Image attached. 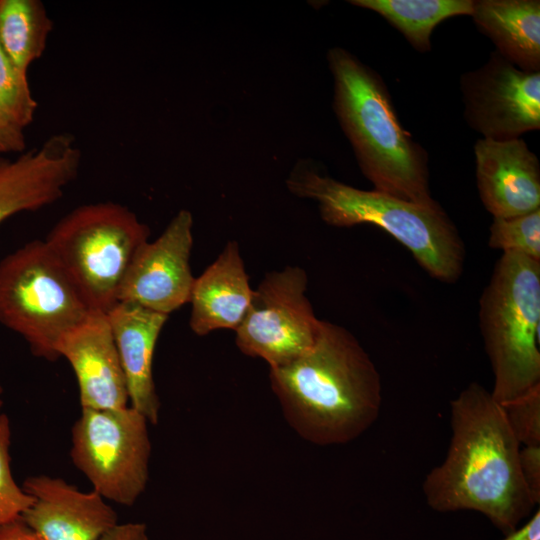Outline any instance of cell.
Returning <instances> with one entry per match:
<instances>
[{"instance_id": "cell-4", "label": "cell", "mask_w": 540, "mask_h": 540, "mask_svg": "<svg viewBox=\"0 0 540 540\" xmlns=\"http://www.w3.org/2000/svg\"><path fill=\"white\" fill-rule=\"evenodd\" d=\"M286 185L295 196L316 201L327 224L375 225L406 247L431 277L454 283L461 276L464 243L440 205L423 206L375 189L349 186L322 172L312 160L298 162Z\"/></svg>"}, {"instance_id": "cell-20", "label": "cell", "mask_w": 540, "mask_h": 540, "mask_svg": "<svg viewBox=\"0 0 540 540\" xmlns=\"http://www.w3.org/2000/svg\"><path fill=\"white\" fill-rule=\"evenodd\" d=\"M52 29L40 0H0V45L21 73L42 56Z\"/></svg>"}, {"instance_id": "cell-2", "label": "cell", "mask_w": 540, "mask_h": 540, "mask_svg": "<svg viewBox=\"0 0 540 540\" xmlns=\"http://www.w3.org/2000/svg\"><path fill=\"white\" fill-rule=\"evenodd\" d=\"M283 416L304 440L349 443L377 420L382 385L376 365L355 336L322 320L314 345L291 363L270 368Z\"/></svg>"}, {"instance_id": "cell-27", "label": "cell", "mask_w": 540, "mask_h": 540, "mask_svg": "<svg viewBox=\"0 0 540 540\" xmlns=\"http://www.w3.org/2000/svg\"><path fill=\"white\" fill-rule=\"evenodd\" d=\"M99 540H148L147 528L144 523H118Z\"/></svg>"}, {"instance_id": "cell-1", "label": "cell", "mask_w": 540, "mask_h": 540, "mask_svg": "<svg viewBox=\"0 0 540 540\" xmlns=\"http://www.w3.org/2000/svg\"><path fill=\"white\" fill-rule=\"evenodd\" d=\"M450 410L446 457L422 484L426 503L441 513H481L507 535L536 507L520 469L521 445L501 404L477 382L450 402Z\"/></svg>"}, {"instance_id": "cell-10", "label": "cell", "mask_w": 540, "mask_h": 540, "mask_svg": "<svg viewBox=\"0 0 540 540\" xmlns=\"http://www.w3.org/2000/svg\"><path fill=\"white\" fill-rule=\"evenodd\" d=\"M464 118L485 139L510 140L540 128V71H525L493 51L461 76Z\"/></svg>"}, {"instance_id": "cell-22", "label": "cell", "mask_w": 540, "mask_h": 540, "mask_svg": "<svg viewBox=\"0 0 540 540\" xmlns=\"http://www.w3.org/2000/svg\"><path fill=\"white\" fill-rule=\"evenodd\" d=\"M488 245L540 262V209L511 218H494Z\"/></svg>"}, {"instance_id": "cell-12", "label": "cell", "mask_w": 540, "mask_h": 540, "mask_svg": "<svg viewBox=\"0 0 540 540\" xmlns=\"http://www.w3.org/2000/svg\"><path fill=\"white\" fill-rule=\"evenodd\" d=\"M81 151L67 132L14 159L0 156V224L9 217L58 201L80 169Z\"/></svg>"}, {"instance_id": "cell-3", "label": "cell", "mask_w": 540, "mask_h": 540, "mask_svg": "<svg viewBox=\"0 0 540 540\" xmlns=\"http://www.w3.org/2000/svg\"><path fill=\"white\" fill-rule=\"evenodd\" d=\"M334 81L333 108L358 165L374 189L435 207L425 149L398 119L383 79L341 47L327 52Z\"/></svg>"}, {"instance_id": "cell-5", "label": "cell", "mask_w": 540, "mask_h": 540, "mask_svg": "<svg viewBox=\"0 0 540 540\" xmlns=\"http://www.w3.org/2000/svg\"><path fill=\"white\" fill-rule=\"evenodd\" d=\"M479 326L500 404L540 385V262L502 253L479 300Z\"/></svg>"}, {"instance_id": "cell-6", "label": "cell", "mask_w": 540, "mask_h": 540, "mask_svg": "<svg viewBox=\"0 0 540 540\" xmlns=\"http://www.w3.org/2000/svg\"><path fill=\"white\" fill-rule=\"evenodd\" d=\"M149 227L129 208L106 201L81 205L61 218L45 243L93 311L116 303Z\"/></svg>"}, {"instance_id": "cell-9", "label": "cell", "mask_w": 540, "mask_h": 540, "mask_svg": "<svg viewBox=\"0 0 540 540\" xmlns=\"http://www.w3.org/2000/svg\"><path fill=\"white\" fill-rule=\"evenodd\" d=\"M306 289L307 275L300 267L267 273L235 330L238 349L265 360L269 368L287 365L308 351L322 320L314 314Z\"/></svg>"}, {"instance_id": "cell-13", "label": "cell", "mask_w": 540, "mask_h": 540, "mask_svg": "<svg viewBox=\"0 0 540 540\" xmlns=\"http://www.w3.org/2000/svg\"><path fill=\"white\" fill-rule=\"evenodd\" d=\"M22 488L33 502L21 518L43 540H99L118 524L116 511L97 492H83L62 478L35 475Z\"/></svg>"}, {"instance_id": "cell-19", "label": "cell", "mask_w": 540, "mask_h": 540, "mask_svg": "<svg viewBox=\"0 0 540 540\" xmlns=\"http://www.w3.org/2000/svg\"><path fill=\"white\" fill-rule=\"evenodd\" d=\"M349 3L378 13L417 51L425 53L431 49L434 28L453 16H471L474 0H351Z\"/></svg>"}, {"instance_id": "cell-23", "label": "cell", "mask_w": 540, "mask_h": 540, "mask_svg": "<svg viewBox=\"0 0 540 540\" xmlns=\"http://www.w3.org/2000/svg\"><path fill=\"white\" fill-rule=\"evenodd\" d=\"M11 425L8 416L0 414V526L22 515L33 498L19 486L10 466Z\"/></svg>"}, {"instance_id": "cell-17", "label": "cell", "mask_w": 540, "mask_h": 540, "mask_svg": "<svg viewBox=\"0 0 540 540\" xmlns=\"http://www.w3.org/2000/svg\"><path fill=\"white\" fill-rule=\"evenodd\" d=\"M239 244L229 241L219 256L195 278L189 303V326L198 336L218 329L236 328L252 300Z\"/></svg>"}, {"instance_id": "cell-28", "label": "cell", "mask_w": 540, "mask_h": 540, "mask_svg": "<svg viewBox=\"0 0 540 540\" xmlns=\"http://www.w3.org/2000/svg\"><path fill=\"white\" fill-rule=\"evenodd\" d=\"M0 540H43L21 516L0 526Z\"/></svg>"}, {"instance_id": "cell-18", "label": "cell", "mask_w": 540, "mask_h": 540, "mask_svg": "<svg viewBox=\"0 0 540 540\" xmlns=\"http://www.w3.org/2000/svg\"><path fill=\"white\" fill-rule=\"evenodd\" d=\"M471 16L505 59L522 70L540 71L539 0H477Z\"/></svg>"}, {"instance_id": "cell-25", "label": "cell", "mask_w": 540, "mask_h": 540, "mask_svg": "<svg viewBox=\"0 0 540 540\" xmlns=\"http://www.w3.org/2000/svg\"><path fill=\"white\" fill-rule=\"evenodd\" d=\"M519 463L524 482L536 505L540 503V446H522Z\"/></svg>"}, {"instance_id": "cell-21", "label": "cell", "mask_w": 540, "mask_h": 540, "mask_svg": "<svg viewBox=\"0 0 540 540\" xmlns=\"http://www.w3.org/2000/svg\"><path fill=\"white\" fill-rule=\"evenodd\" d=\"M37 107L27 75L15 67L0 45V117L23 131L32 123Z\"/></svg>"}, {"instance_id": "cell-8", "label": "cell", "mask_w": 540, "mask_h": 540, "mask_svg": "<svg viewBox=\"0 0 540 540\" xmlns=\"http://www.w3.org/2000/svg\"><path fill=\"white\" fill-rule=\"evenodd\" d=\"M149 421L132 406L81 408L71 432L74 466L105 500L132 506L149 481Z\"/></svg>"}, {"instance_id": "cell-24", "label": "cell", "mask_w": 540, "mask_h": 540, "mask_svg": "<svg viewBox=\"0 0 540 540\" xmlns=\"http://www.w3.org/2000/svg\"><path fill=\"white\" fill-rule=\"evenodd\" d=\"M521 446H540V385L501 404Z\"/></svg>"}, {"instance_id": "cell-30", "label": "cell", "mask_w": 540, "mask_h": 540, "mask_svg": "<svg viewBox=\"0 0 540 540\" xmlns=\"http://www.w3.org/2000/svg\"><path fill=\"white\" fill-rule=\"evenodd\" d=\"M2 392H3V389H2V386H1V384H0V408H1V406H2V400H1V394H2Z\"/></svg>"}, {"instance_id": "cell-26", "label": "cell", "mask_w": 540, "mask_h": 540, "mask_svg": "<svg viewBox=\"0 0 540 540\" xmlns=\"http://www.w3.org/2000/svg\"><path fill=\"white\" fill-rule=\"evenodd\" d=\"M26 147L25 137L19 130L0 117V155L23 153Z\"/></svg>"}, {"instance_id": "cell-7", "label": "cell", "mask_w": 540, "mask_h": 540, "mask_svg": "<svg viewBox=\"0 0 540 540\" xmlns=\"http://www.w3.org/2000/svg\"><path fill=\"white\" fill-rule=\"evenodd\" d=\"M92 311L45 241L28 242L0 261V323L35 356L58 359L61 340Z\"/></svg>"}, {"instance_id": "cell-14", "label": "cell", "mask_w": 540, "mask_h": 540, "mask_svg": "<svg viewBox=\"0 0 540 540\" xmlns=\"http://www.w3.org/2000/svg\"><path fill=\"white\" fill-rule=\"evenodd\" d=\"M480 199L493 218L540 209V165L521 138L478 139L474 146Z\"/></svg>"}, {"instance_id": "cell-15", "label": "cell", "mask_w": 540, "mask_h": 540, "mask_svg": "<svg viewBox=\"0 0 540 540\" xmlns=\"http://www.w3.org/2000/svg\"><path fill=\"white\" fill-rule=\"evenodd\" d=\"M58 355L74 371L81 408L109 410L129 406L126 378L106 313L92 311L64 336Z\"/></svg>"}, {"instance_id": "cell-11", "label": "cell", "mask_w": 540, "mask_h": 540, "mask_svg": "<svg viewBox=\"0 0 540 540\" xmlns=\"http://www.w3.org/2000/svg\"><path fill=\"white\" fill-rule=\"evenodd\" d=\"M193 217L180 210L162 234L136 253L121 285L118 302L168 315L189 303L195 281L190 267Z\"/></svg>"}, {"instance_id": "cell-29", "label": "cell", "mask_w": 540, "mask_h": 540, "mask_svg": "<svg viewBox=\"0 0 540 540\" xmlns=\"http://www.w3.org/2000/svg\"><path fill=\"white\" fill-rule=\"evenodd\" d=\"M502 540H540V510L535 512L513 532Z\"/></svg>"}, {"instance_id": "cell-16", "label": "cell", "mask_w": 540, "mask_h": 540, "mask_svg": "<svg viewBox=\"0 0 540 540\" xmlns=\"http://www.w3.org/2000/svg\"><path fill=\"white\" fill-rule=\"evenodd\" d=\"M106 315L125 374L129 405L156 425L160 400L153 379V357L169 316L129 302L116 303Z\"/></svg>"}]
</instances>
